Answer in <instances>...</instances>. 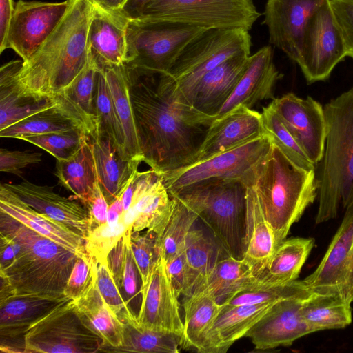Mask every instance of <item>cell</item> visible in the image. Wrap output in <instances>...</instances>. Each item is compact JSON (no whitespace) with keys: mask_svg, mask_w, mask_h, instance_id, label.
<instances>
[{"mask_svg":"<svg viewBox=\"0 0 353 353\" xmlns=\"http://www.w3.org/2000/svg\"><path fill=\"white\" fill-rule=\"evenodd\" d=\"M265 134L262 114L239 105L210 126L195 163Z\"/></svg>","mask_w":353,"mask_h":353,"instance_id":"ffe728a7","label":"cell"},{"mask_svg":"<svg viewBox=\"0 0 353 353\" xmlns=\"http://www.w3.org/2000/svg\"><path fill=\"white\" fill-rule=\"evenodd\" d=\"M89 134L81 130H71L38 135L26 136L21 140L50 153L57 160H66L80 149Z\"/></svg>","mask_w":353,"mask_h":353,"instance_id":"bcb514c9","label":"cell"},{"mask_svg":"<svg viewBox=\"0 0 353 353\" xmlns=\"http://www.w3.org/2000/svg\"><path fill=\"white\" fill-rule=\"evenodd\" d=\"M128 230L121 219L114 224L106 223L91 229L84 239L85 252L96 262L106 261L109 252Z\"/></svg>","mask_w":353,"mask_h":353,"instance_id":"7dc6e473","label":"cell"},{"mask_svg":"<svg viewBox=\"0 0 353 353\" xmlns=\"http://www.w3.org/2000/svg\"><path fill=\"white\" fill-rule=\"evenodd\" d=\"M98 68L99 65L96 59L90 52L84 69L62 93L81 114L92 129V133L97 130L95 94Z\"/></svg>","mask_w":353,"mask_h":353,"instance_id":"ee69618b","label":"cell"},{"mask_svg":"<svg viewBox=\"0 0 353 353\" xmlns=\"http://www.w3.org/2000/svg\"><path fill=\"white\" fill-rule=\"evenodd\" d=\"M251 47L249 30L209 29L184 48L168 73L185 97L204 74L232 57L250 54Z\"/></svg>","mask_w":353,"mask_h":353,"instance_id":"30bf717a","label":"cell"},{"mask_svg":"<svg viewBox=\"0 0 353 353\" xmlns=\"http://www.w3.org/2000/svg\"><path fill=\"white\" fill-rule=\"evenodd\" d=\"M68 298L46 294H10L0 298L1 338L23 336L34 322Z\"/></svg>","mask_w":353,"mask_h":353,"instance_id":"4dcf8cb0","label":"cell"},{"mask_svg":"<svg viewBox=\"0 0 353 353\" xmlns=\"http://www.w3.org/2000/svg\"><path fill=\"white\" fill-rule=\"evenodd\" d=\"M130 245L134 260L141 279V288L148 283L154 263L159 256L156 248V234L146 230L132 232Z\"/></svg>","mask_w":353,"mask_h":353,"instance_id":"f907efd6","label":"cell"},{"mask_svg":"<svg viewBox=\"0 0 353 353\" xmlns=\"http://www.w3.org/2000/svg\"><path fill=\"white\" fill-rule=\"evenodd\" d=\"M97 281V262L88 253L74 263L63 290L65 296L77 300L86 294Z\"/></svg>","mask_w":353,"mask_h":353,"instance_id":"681fc988","label":"cell"},{"mask_svg":"<svg viewBox=\"0 0 353 353\" xmlns=\"http://www.w3.org/2000/svg\"><path fill=\"white\" fill-rule=\"evenodd\" d=\"M23 61H11L0 68V130L59 101V95L56 98H37L21 90L16 75Z\"/></svg>","mask_w":353,"mask_h":353,"instance_id":"f1b7e54d","label":"cell"},{"mask_svg":"<svg viewBox=\"0 0 353 353\" xmlns=\"http://www.w3.org/2000/svg\"><path fill=\"white\" fill-rule=\"evenodd\" d=\"M69 1L58 26L17 73L19 88L28 95L57 97L87 65L88 34L94 5L92 0Z\"/></svg>","mask_w":353,"mask_h":353,"instance_id":"7a4b0ae2","label":"cell"},{"mask_svg":"<svg viewBox=\"0 0 353 353\" xmlns=\"http://www.w3.org/2000/svg\"><path fill=\"white\" fill-rule=\"evenodd\" d=\"M125 69L143 161L161 174L194 163L216 118L195 110L168 72Z\"/></svg>","mask_w":353,"mask_h":353,"instance_id":"6da1fadb","label":"cell"},{"mask_svg":"<svg viewBox=\"0 0 353 353\" xmlns=\"http://www.w3.org/2000/svg\"><path fill=\"white\" fill-rule=\"evenodd\" d=\"M271 141L265 134L204 161L162 174L170 194L207 179H238L252 183L258 164L267 154Z\"/></svg>","mask_w":353,"mask_h":353,"instance_id":"8fae6325","label":"cell"},{"mask_svg":"<svg viewBox=\"0 0 353 353\" xmlns=\"http://www.w3.org/2000/svg\"><path fill=\"white\" fill-rule=\"evenodd\" d=\"M95 112L97 116L96 130L106 134L110 138L114 145L125 159H128L125 150V137L122 125L104 68L99 65L97 74Z\"/></svg>","mask_w":353,"mask_h":353,"instance_id":"b9f144b4","label":"cell"},{"mask_svg":"<svg viewBox=\"0 0 353 353\" xmlns=\"http://www.w3.org/2000/svg\"><path fill=\"white\" fill-rule=\"evenodd\" d=\"M255 281L256 273L250 263L243 259H236L225 253L188 297L210 295L222 303L252 286Z\"/></svg>","mask_w":353,"mask_h":353,"instance_id":"1f68e13d","label":"cell"},{"mask_svg":"<svg viewBox=\"0 0 353 353\" xmlns=\"http://www.w3.org/2000/svg\"><path fill=\"white\" fill-rule=\"evenodd\" d=\"M0 211L79 256L87 253L83 239L79 234L33 209L5 183L0 185Z\"/></svg>","mask_w":353,"mask_h":353,"instance_id":"484cf974","label":"cell"},{"mask_svg":"<svg viewBox=\"0 0 353 353\" xmlns=\"http://www.w3.org/2000/svg\"><path fill=\"white\" fill-rule=\"evenodd\" d=\"M330 3L343 35L347 57L353 59V0H330Z\"/></svg>","mask_w":353,"mask_h":353,"instance_id":"f5cc1de1","label":"cell"},{"mask_svg":"<svg viewBox=\"0 0 353 353\" xmlns=\"http://www.w3.org/2000/svg\"><path fill=\"white\" fill-rule=\"evenodd\" d=\"M54 174L61 185L73 193V199L83 205L88 202L99 183L90 136L72 157L57 160Z\"/></svg>","mask_w":353,"mask_h":353,"instance_id":"d590c367","label":"cell"},{"mask_svg":"<svg viewBox=\"0 0 353 353\" xmlns=\"http://www.w3.org/2000/svg\"><path fill=\"white\" fill-rule=\"evenodd\" d=\"M128 232L120 239L107 256L108 265L120 290L124 270Z\"/></svg>","mask_w":353,"mask_h":353,"instance_id":"9f6ffc18","label":"cell"},{"mask_svg":"<svg viewBox=\"0 0 353 353\" xmlns=\"http://www.w3.org/2000/svg\"><path fill=\"white\" fill-rule=\"evenodd\" d=\"M69 0L59 3L19 0L14 6L7 41L23 62L41 47L63 17Z\"/></svg>","mask_w":353,"mask_h":353,"instance_id":"9a60e30c","label":"cell"},{"mask_svg":"<svg viewBox=\"0 0 353 353\" xmlns=\"http://www.w3.org/2000/svg\"><path fill=\"white\" fill-rule=\"evenodd\" d=\"M273 57L271 46H265L250 55L240 80L217 118L223 117L237 106L251 108L260 101L274 99V88L283 74L277 70Z\"/></svg>","mask_w":353,"mask_h":353,"instance_id":"44dd1931","label":"cell"},{"mask_svg":"<svg viewBox=\"0 0 353 353\" xmlns=\"http://www.w3.org/2000/svg\"><path fill=\"white\" fill-rule=\"evenodd\" d=\"M103 67L123 130L126 156L131 161L142 162L143 156L129 93L125 65Z\"/></svg>","mask_w":353,"mask_h":353,"instance_id":"8d00e7d4","label":"cell"},{"mask_svg":"<svg viewBox=\"0 0 353 353\" xmlns=\"http://www.w3.org/2000/svg\"><path fill=\"white\" fill-rule=\"evenodd\" d=\"M165 267L170 282L179 298L182 296L185 284L184 252H183L166 261Z\"/></svg>","mask_w":353,"mask_h":353,"instance_id":"6f0895ef","label":"cell"},{"mask_svg":"<svg viewBox=\"0 0 353 353\" xmlns=\"http://www.w3.org/2000/svg\"><path fill=\"white\" fill-rule=\"evenodd\" d=\"M138 324L151 330L170 333L181 339L183 321L180 303L168 276L162 256L157 259L146 285L141 288Z\"/></svg>","mask_w":353,"mask_h":353,"instance_id":"e0dca14e","label":"cell"},{"mask_svg":"<svg viewBox=\"0 0 353 353\" xmlns=\"http://www.w3.org/2000/svg\"><path fill=\"white\" fill-rule=\"evenodd\" d=\"M261 114L265 134L270 141L297 165L307 170L315 169L316 166L308 159L274 110L268 105L263 108Z\"/></svg>","mask_w":353,"mask_h":353,"instance_id":"f6af8a7d","label":"cell"},{"mask_svg":"<svg viewBox=\"0 0 353 353\" xmlns=\"http://www.w3.org/2000/svg\"><path fill=\"white\" fill-rule=\"evenodd\" d=\"M327 0H267L263 24L269 43L297 63L306 26L314 13Z\"/></svg>","mask_w":353,"mask_h":353,"instance_id":"ac0fdd59","label":"cell"},{"mask_svg":"<svg viewBox=\"0 0 353 353\" xmlns=\"http://www.w3.org/2000/svg\"><path fill=\"white\" fill-rule=\"evenodd\" d=\"M207 30L202 28L129 20L127 65L169 72L184 48Z\"/></svg>","mask_w":353,"mask_h":353,"instance_id":"9c48e42d","label":"cell"},{"mask_svg":"<svg viewBox=\"0 0 353 353\" xmlns=\"http://www.w3.org/2000/svg\"><path fill=\"white\" fill-rule=\"evenodd\" d=\"M83 206L88 213L90 230L107 223L109 204L99 183H97L91 197Z\"/></svg>","mask_w":353,"mask_h":353,"instance_id":"11a10c76","label":"cell"},{"mask_svg":"<svg viewBox=\"0 0 353 353\" xmlns=\"http://www.w3.org/2000/svg\"><path fill=\"white\" fill-rule=\"evenodd\" d=\"M347 57L345 43L330 0L310 18L296 63L308 84L326 81L334 68Z\"/></svg>","mask_w":353,"mask_h":353,"instance_id":"4fadbf2b","label":"cell"},{"mask_svg":"<svg viewBox=\"0 0 353 353\" xmlns=\"http://www.w3.org/2000/svg\"><path fill=\"white\" fill-rule=\"evenodd\" d=\"M247 188L238 179H207L170 195L194 211L228 255L243 259Z\"/></svg>","mask_w":353,"mask_h":353,"instance_id":"8992f818","label":"cell"},{"mask_svg":"<svg viewBox=\"0 0 353 353\" xmlns=\"http://www.w3.org/2000/svg\"><path fill=\"white\" fill-rule=\"evenodd\" d=\"M222 305V304H221ZM274 304H250L227 306L205 332L195 349L200 353H225Z\"/></svg>","mask_w":353,"mask_h":353,"instance_id":"cb8c5ba5","label":"cell"},{"mask_svg":"<svg viewBox=\"0 0 353 353\" xmlns=\"http://www.w3.org/2000/svg\"><path fill=\"white\" fill-rule=\"evenodd\" d=\"M175 199L166 189L161 173L136 170L122 193L121 220L132 232L160 234L171 216Z\"/></svg>","mask_w":353,"mask_h":353,"instance_id":"7c38bea8","label":"cell"},{"mask_svg":"<svg viewBox=\"0 0 353 353\" xmlns=\"http://www.w3.org/2000/svg\"><path fill=\"white\" fill-rule=\"evenodd\" d=\"M5 185L33 209L64 223L79 234L84 241L90 226L88 211L81 202L59 195L53 187L28 181Z\"/></svg>","mask_w":353,"mask_h":353,"instance_id":"603a6c76","label":"cell"},{"mask_svg":"<svg viewBox=\"0 0 353 353\" xmlns=\"http://www.w3.org/2000/svg\"><path fill=\"white\" fill-rule=\"evenodd\" d=\"M269 105L316 166L324 152L327 132L326 120L322 105L312 97L305 99L287 93L273 99Z\"/></svg>","mask_w":353,"mask_h":353,"instance_id":"2e32d148","label":"cell"},{"mask_svg":"<svg viewBox=\"0 0 353 353\" xmlns=\"http://www.w3.org/2000/svg\"><path fill=\"white\" fill-rule=\"evenodd\" d=\"M323 110L327 132L316 172V224L335 218L340 204L346 209L353 205V87L330 101Z\"/></svg>","mask_w":353,"mask_h":353,"instance_id":"5b68a950","label":"cell"},{"mask_svg":"<svg viewBox=\"0 0 353 353\" xmlns=\"http://www.w3.org/2000/svg\"><path fill=\"white\" fill-rule=\"evenodd\" d=\"M166 225L156 236V248L159 256L168 261L183 252L185 241L190 230L199 219L198 215L178 198Z\"/></svg>","mask_w":353,"mask_h":353,"instance_id":"60d3db41","label":"cell"},{"mask_svg":"<svg viewBox=\"0 0 353 353\" xmlns=\"http://www.w3.org/2000/svg\"><path fill=\"white\" fill-rule=\"evenodd\" d=\"M90 139L99 183L110 204L123 192L141 162L125 159L105 133L96 130Z\"/></svg>","mask_w":353,"mask_h":353,"instance_id":"4316f807","label":"cell"},{"mask_svg":"<svg viewBox=\"0 0 353 353\" xmlns=\"http://www.w3.org/2000/svg\"><path fill=\"white\" fill-rule=\"evenodd\" d=\"M124 323V341L116 352L142 353H179L181 338L175 334L141 327L137 315L127 317Z\"/></svg>","mask_w":353,"mask_h":353,"instance_id":"ab89813d","label":"cell"},{"mask_svg":"<svg viewBox=\"0 0 353 353\" xmlns=\"http://www.w3.org/2000/svg\"><path fill=\"white\" fill-rule=\"evenodd\" d=\"M275 249L273 230L264 216L252 185H248L243 259L254 268L256 276L264 268Z\"/></svg>","mask_w":353,"mask_h":353,"instance_id":"836d02e7","label":"cell"},{"mask_svg":"<svg viewBox=\"0 0 353 353\" xmlns=\"http://www.w3.org/2000/svg\"><path fill=\"white\" fill-rule=\"evenodd\" d=\"M305 299H286L273 305L245 334L254 348L267 350L289 346L296 339L310 334L301 315Z\"/></svg>","mask_w":353,"mask_h":353,"instance_id":"d6986e66","label":"cell"},{"mask_svg":"<svg viewBox=\"0 0 353 353\" xmlns=\"http://www.w3.org/2000/svg\"><path fill=\"white\" fill-rule=\"evenodd\" d=\"M350 305L339 295L313 292L303 300L301 315L311 333L344 328L352 321Z\"/></svg>","mask_w":353,"mask_h":353,"instance_id":"74e56055","label":"cell"},{"mask_svg":"<svg viewBox=\"0 0 353 353\" xmlns=\"http://www.w3.org/2000/svg\"><path fill=\"white\" fill-rule=\"evenodd\" d=\"M261 15L252 0H151L137 19L250 30Z\"/></svg>","mask_w":353,"mask_h":353,"instance_id":"52a82bcc","label":"cell"},{"mask_svg":"<svg viewBox=\"0 0 353 353\" xmlns=\"http://www.w3.org/2000/svg\"><path fill=\"white\" fill-rule=\"evenodd\" d=\"M14 10L12 0H0V53L8 49V35Z\"/></svg>","mask_w":353,"mask_h":353,"instance_id":"680465c9","label":"cell"},{"mask_svg":"<svg viewBox=\"0 0 353 353\" xmlns=\"http://www.w3.org/2000/svg\"><path fill=\"white\" fill-rule=\"evenodd\" d=\"M314 245L312 238L285 239L276 248L251 287L283 284L297 280Z\"/></svg>","mask_w":353,"mask_h":353,"instance_id":"d6a6232c","label":"cell"},{"mask_svg":"<svg viewBox=\"0 0 353 353\" xmlns=\"http://www.w3.org/2000/svg\"><path fill=\"white\" fill-rule=\"evenodd\" d=\"M94 5L105 11L119 12L127 0H92Z\"/></svg>","mask_w":353,"mask_h":353,"instance_id":"6125c7cd","label":"cell"},{"mask_svg":"<svg viewBox=\"0 0 353 353\" xmlns=\"http://www.w3.org/2000/svg\"><path fill=\"white\" fill-rule=\"evenodd\" d=\"M59 101L7 128L0 130L2 138H21L71 130H92L76 107L62 94Z\"/></svg>","mask_w":353,"mask_h":353,"instance_id":"83f0119b","label":"cell"},{"mask_svg":"<svg viewBox=\"0 0 353 353\" xmlns=\"http://www.w3.org/2000/svg\"><path fill=\"white\" fill-rule=\"evenodd\" d=\"M151 0H127L120 13L128 20H134L139 17L145 6Z\"/></svg>","mask_w":353,"mask_h":353,"instance_id":"91938a15","label":"cell"},{"mask_svg":"<svg viewBox=\"0 0 353 353\" xmlns=\"http://www.w3.org/2000/svg\"><path fill=\"white\" fill-rule=\"evenodd\" d=\"M23 347L26 353H93L104 345L80 318L74 300L68 298L28 328Z\"/></svg>","mask_w":353,"mask_h":353,"instance_id":"ba28073f","label":"cell"},{"mask_svg":"<svg viewBox=\"0 0 353 353\" xmlns=\"http://www.w3.org/2000/svg\"><path fill=\"white\" fill-rule=\"evenodd\" d=\"M312 293L303 280H295L283 284L250 287L230 296L221 304L227 306L275 304L290 299H305Z\"/></svg>","mask_w":353,"mask_h":353,"instance_id":"7bdbcfd3","label":"cell"},{"mask_svg":"<svg viewBox=\"0 0 353 353\" xmlns=\"http://www.w3.org/2000/svg\"><path fill=\"white\" fill-rule=\"evenodd\" d=\"M74 301L80 318L103 341V348L116 352L123 345L124 323L104 301L96 283L86 294Z\"/></svg>","mask_w":353,"mask_h":353,"instance_id":"e575fe53","label":"cell"},{"mask_svg":"<svg viewBox=\"0 0 353 353\" xmlns=\"http://www.w3.org/2000/svg\"><path fill=\"white\" fill-rule=\"evenodd\" d=\"M314 293L336 294L353 301V205L316 270L303 279Z\"/></svg>","mask_w":353,"mask_h":353,"instance_id":"5bb4252c","label":"cell"},{"mask_svg":"<svg viewBox=\"0 0 353 353\" xmlns=\"http://www.w3.org/2000/svg\"><path fill=\"white\" fill-rule=\"evenodd\" d=\"M271 143L270 150L256 168L250 185L273 230L276 248L286 239L291 226L317 198L318 184L315 169L297 165Z\"/></svg>","mask_w":353,"mask_h":353,"instance_id":"277c9868","label":"cell"},{"mask_svg":"<svg viewBox=\"0 0 353 353\" xmlns=\"http://www.w3.org/2000/svg\"><path fill=\"white\" fill-rule=\"evenodd\" d=\"M122 193L109 204L107 217V223L109 224L117 223L122 218L123 212Z\"/></svg>","mask_w":353,"mask_h":353,"instance_id":"94428289","label":"cell"},{"mask_svg":"<svg viewBox=\"0 0 353 353\" xmlns=\"http://www.w3.org/2000/svg\"><path fill=\"white\" fill-rule=\"evenodd\" d=\"M250 54L232 57L204 74L185 95L199 112L217 118L240 80Z\"/></svg>","mask_w":353,"mask_h":353,"instance_id":"7402d4cb","label":"cell"},{"mask_svg":"<svg viewBox=\"0 0 353 353\" xmlns=\"http://www.w3.org/2000/svg\"><path fill=\"white\" fill-rule=\"evenodd\" d=\"M128 21L120 12L105 11L94 6L88 44L98 65L120 66L127 63Z\"/></svg>","mask_w":353,"mask_h":353,"instance_id":"d4e9b609","label":"cell"},{"mask_svg":"<svg viewBox=\"0 0 353 353\" xmlns=\"http://www.w3.org/2000/svg\"><path fill=\"white\" fill-rule=\"evenodd\" d=\"M183 252L185 274L182 296L185 299L205 280L226 252L206 225L196 227V223L186 236Z\"/></svg>","mask_w":353,"mask_h":353,"instance_id":"f546056e","label":"cell"},{"mask_svg":"<svg viewBox=\"0 0 353 353\" xmlns=\"http://www.w3.org/2000/svg\"><path fill=\"white\" fill-rule=\"evenodd\" d=\"M0 237L12 256L0 265L1 297L10 294L64 295L79 256L0 211Z\"/></svg>","mask_w":353,"mask_h":353,"instance_id":"3957f363","label":"cell"},{"mask_svg":"<svg viewBox=\"0 0 353 353\" xmlns=\"http://www.w3.org/2000/svg\"><path fill=\"white\" fill-rule=\"evenodd\" d=\"M131 234L132 232L128 230L125 247L124 270L121 287L123 296L128 304L134 299H136L139 294L141 295V283H139V279H141V276L135 264L130 245Z\"/></svg>","mask_w":353,"mask_h":353,"instance_id":"816d5d0a","label":"cell"},{"mask_svg":"<svg viewBox=\"0 0 353 353\" xmlns=\"http://www.w3.org/2000/svg\"><path fill=\"white\" fill-rule=\"evenodd\" d=\"M96 285L104 301L121 319L136 315L123 298L109 269L107 260L97 262Z\"/></svg>","mask_w":353,"mask_h":353,"instance_id":"c3c4849f","label":"cell"},{"mask_svg":"<svg viewBox=\"0 0 353 353\" xmlns=\"http://www.w3.org/2000/svg\"><path fill=\"white\" fill-rule=\"evenodd\" d=\"M183 332L181 347L195 350L201 337L222 309L213 296L202 295L183 299Z\"/></svg>","mask_w":353,"mask_h":353,"instance_id":"f35d334b","label":"cell"},{"mask_svg":"<svg viewBox=\"0 0 353 353\" xmlns=\"http://www.w3.org/2000/svg\"><path fill=\"white\" fill-rule=\"evenodd\" d=\"M41 161V154L30 151L0 150V170L20 175L21 170L38 164Z\"/></svg>","mask_w":353,"mask_h":353,"instance_id":"db71d44e","label":"cell"}]
</instances>
